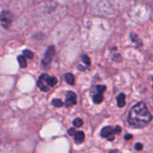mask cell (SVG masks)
Returning a JSON list of instances; mask_svg holds the SVG:
<instances>
[{
	"label": "cell",
	"instance_id": "2",
	"mask_svg": "<svg viewBox=\"0 0 153 153\" xmlns=\"http://www.w3.org/2000/svg\"><path fill=\"white\" fill-rule=\"evenodd\" d=\"M57 80L54 76H49L47 74H42L38 80V87L42 91H48L51 87L55 86Z\"/></svg>",
	"mask_w": 153,
	"mask_h": 153
},
{
	"label": "cell",
	"instance_id": "4",
	"mask_svg": "<svg viewBox=\"0 0 153 153\" xmlns=\"http://www.w3.org/2000/svg\"><path fill=\"white\" fill-rule=\"evenodd\" d=\"M106 91L105 85H97L93 89V101L95 104H100L103 101V93Z\"/></svg>",
	"mask_w": 153,
	"mask_h": 153
},
{
	"label": "cell",
	"instance_id": "18",
	"mask_svg": "<svg viewBox=\"0 0 153 153\" xmlns=\"http://www.w3.org/2000/svg\"><path fill=\"white\" fill-rule=\"evenodd\" d=\"M152 80H153V76H152ZM152 88H153V86H152Z\"/></svg>",
	"mask_w": 153,
	"mask_h": 153
},
{
	"label": "cell",
	"instance_id": "6",
	"mask_svg": "<svg viewBox=\"0 0 153 153\" xmlns=\"http://www.w3.org/2000/svg\"><path fill=\"white\" fill-rule=\"evenodd\" d=\"M68 134L70 135H73L74 138V142L77 143V144H81L84 142V139H85V135H84V133L82 132V131H75L74 128L72 129H69L68 130Z\"/></svg>",
	"mask_w": 153,
	"mask_h": 153
},
{
	"label": "cell",
	"instance_id": "10",
	"mask_svg": "<svg viewBox=\"0 0 153 153\" xmlns=\"http://www.w3.org/2000/svg\"><path fill=\"white\" fill-rule=\"evenodd\" d=\"M65 81L67 82V83L70 84V85H73V84L74 83V74H71V73H67V74H65Z\"/></svg>",
	"mask_w": 153,
	"mask_h": 153
},
{
	"label": "cell",
	"instance_id": "11",
	"mask_svg": "<svg viewBox=\"0 0 153 153\" xmlns=\"http://www.w3.org/2000/svg\"><path fill=\"white\" fill-rule=\"evenodd\" d=\"M18 63H19L20 66L22 67V68H25V67L27 66V60H26L24 55H23V56H18Z\"/></svg>",
	"mask_w": 153,
	"mask_h": 153
},
{
	"label": "cell",
	"instance_id": "17",
	"mask_svg": "<svg viewBox=\"0 0 153 153\" xmlns=\"http://www.w3.org/2000/svg\"><path fill=\"white\" fill-rule=\"evenodd\" d=\"M132 137H133V135H132V134H127V135H126V137H125V138H126V140H130Z\"/></svg>",
	"mask_w": 153,
	"mask_h": 153
},
{
	"label": "cell",
	"instance_id": "14",
	"mask_svg": "<svg viewBox=\"0 0 153 153\" xmlns=\"http://www.w3.org/2000/svg\"><path fill=\"white\" fill-rule=\"evenodd\" d=\"M83 125V121L81 118H76L74 120V126L75 127H81Z\"/></svg>",
	"mask_w": 153,
	"mask_h": 153
},
{
	"label": "cell",
	"instance_id": "13",
	"mask_svg": "<svg viewBox=\"0 0 153 153\" xmlns=\"http://www.w3.org/2000/svg\"><path fill=\"white\" fill-rule=\"evenodd\" d=\"M23 55H24L26 57H28L29 59H32V58L34 57L33 53H32L30 50H28V49H25V50L23 51Z\"/></svg>",
	"mask_w": 153,
	"mask_h": 153
},
{
	"label": "cell",
	"instance_id": "1",
	"mask_svg": "<svg viewBox=\"0 0 153 153\" xmlns=\"http://www.w3.org/2000/svg\"><path fill=\"white\" fill-rule=\"evenodd\" d=\"M152 119V114L149 112L145 103L139 102L134 105L128 115V123L131 126L135 128H142L146 126Z\"/></svg>",
	"mask_w": 153,
	"mask_h": 153
},
{
	"label": "cell",
	"instance_id": "9",
	"mask_svg": "<svg viewBox=\"0 0 153 153\" xmlns=\"http://www.w3.org/2000/svg\"><path fill=\"white\" fill-rule=\"evenodd\" d=\"M117 105L119 108H123L125 105H126V95L124 93H120L118 94L117 98Z\"/></svg>",
	"mask_w": 153,
	"mask_h": 153
},
{
	"label": "cell",
	"instance_id": "15",
	"mask_svg": "<svg viewBox=\"0 0 153 153\" xmlns=\"http://www.w3.org/2000/svg\"><path fill=\"white\" fill-rule=\"evenodd\" d=\"M82 61L85 63V64H87L88 65H91V61H90V57L87 56V55H83L82 56Z\"/></svg>",
	"mask_w": 153,
	"mask_h": 153
},
{
	"label": "cell",
	"instance_id": "3",
	"mask_svg": "<svg viewBox=\"0 0 153 153\" xmlns=\"http://www.w3.org/2000/svg\"><path fill=\"white\" fill-rule=\"evenodd\" d=\"M121 131H122V129H121L120 126H115V127L106 126L101 130L100 134H101L102 137L107 138L108 141H113L115 139V134H120Z\"/></svg>",
	"mask_w": 153,
	"mask_h": 153
},
{
	"label": "cell",
	"instance_id": "5",
	"mask_svg": "<svg viewBox=\"0 0 153 153\" xmlns=\"http://www.w3.org/2000/svg\"><path fill=\"white\" fill-rule=\"evenodd\" d=\"M54 56H55V48L53 46H50L48 48V50L46 51V53L43 56V59H42V65L45 68L48 67V65L51 64V61H52Z\"/></svg>",
	"mask_w": 153,
	"mask_h": 153
},
{
	"label": "cell",
	"instance_id": "8",
	"mask_svg": "<svg viewBox=\"0 0 153 153\" xmlns=\"http://www.w3.org/2000/svg\"><path fill=\"white\" fill-rule=\"evenodd\" d=\"M77 103V97L76 94L73 91H68L65 94V107H72Z\"/></svg>",
	"mask_w": 153,
	"mask_h": 153
},
{
	"label": "cell",
	"instance_id": "7",
	"mask_svg": "<svg viewBox=\"0 0 153 153\" xmlns=\"http://www.w3.org/2000/svg\"><path fill=\"white\" fill-rule=\"evenodd\" d=\"M1 21L2 25L4 28H7L13 21V14L8 11H3L1 13Z\"/></svg>",
	"mask_w": 153,
	"mask_h": 153
},
{
	"label": "cell",
	"instance_id": "12",
	"mask_svg": "<svg viewBox=\"0 0 153 153\" xmlns=\"http://www.w3.org/2000/svg\"><path fill=\"white\" fill-rule=\"evenodd\" d=\"M52 104H53V106L56 107V108H61L62 106H64L63 101H62L61 100H59V99H54V100H52Z\"/></svg>",
	"mask_w": 153,
	"mask_h": 153
},
{
	"label": "cell",
	"instance_id": "16",
	"mask_svg": "<svg viewBox=\"0 0 153 153\" xmlns=\"http://www.w3.org/2000/svg\"><path fill=\"white\" fill-rule=\"evenodd\" d=\"M143 149V144L142 143H136L135 144V150H137V151H142Z\"/></svg>",
	"mask_w": 153,
	"mask_h": 153
}]
</instances>
